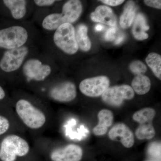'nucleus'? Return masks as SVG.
Listing matches in <instances>:
<instances>
[{
  "label": "nucleus",
  "instance_id": "nucleus-4",
  "mask_svg": "<svg viewBox=\"0 0 161 161\" xmlns=\"http://www.w3.org/2000/svg\"><path fill=\"white\" fill-rule=\"evenodd\" d=\"M53 41L55 46L69 55H74L79 48L75 37V29L73 24H62L55 31Z\"/></svg>",
  "mask_w": 161,
  "mask_h": 161
},
{
  "label": "nucleus",
  "instance_id": "nucleus-30",
  "mask_svg": "<svg viewBox=\"0 0 161 161\" xmlns=\"http://www.w3.org/2000/svg\"><path fill=\"white\" fill-rule=\"evenodd\" d=\"M6 97V92L2 86H0V100H3Z\"/></svg>",
  "mask_w": 161,
  "mask_h": 161
},
{
  "label": "nucleus",
  "instance_id": "nucleus-28",
  "mask_svg": "<svg viewBox=\"0 0 161 161\" xmlns=\"http://www.w3.org/2000/svg\"><path fill=\"white\" fill-rule=\"evenodd\" d=\"M115 31H116V28L115 26L109 28L105 35V38L107 41H112L115 39Z\"/></svg>",
  "mask_w": 161,
  "mask_h": 161
},
{
  "label": "nucleus",
  "instance_id": "nucleus-24",
  "mask_svg": "<svg viewBox=\"0 0 161 161\" xmlns=\"http://www.w3.org/2000/svg\"><path fill=\"white\" fill-rule=\"evenodd\" d=\"M148 153L150 157L155 161H161V143H152L148 148Z\"/></svg>",
  "mask_w": 161,
  "mask_h": 161
},
{
  "label": "nucleus",
  "instance_id": "nucleus-19",
  "mask_svg": "<svg viewBox=\"0 0 161 161\" xmlns=\"http://www.w3.org/2000/svg\"><path fill=\"white\" fill-rule=\"evenodd\" d=\"M136 8L135 4L132 1H129L125 6L123 13L121 16L119 24L124 29L130 27L135 18Z\"/></svg>",
  "mask_w": 161,
  "mask_h": 161
},
{
  "label": "nucleus",
  "instance_id": "nucleus-25",
  "mask_svg": "<svg viewBox=\"0 0 161 161\" xmlns=\"http://www.w3.org/2000/svg\"><path fill=\"white\" fill-rule=\"evenodd\" d=\"M10 123L9 120L4 116L0 115V135L6 133L9 130Z\"/></svg>",
  "mask_w": 161,
  "mask_h": 161
},
{
  "label": "nucleus",
  "instance_id": "nucleus-13",
  "mask_svg": "<svg viewBox=\"0 0 161 161\" xmlns=\"http://www.w3.org/2000/svg\"><path fill=\"white\" fill-rule=\"evenodd\" d=\"M91 19L94 22L103 23L114 27L117 24V19L112 9L106 6H99L92 12Z\"/></svg>",
  "mask_w": 161,
  "mask_h": 161
},
{
  "label": "nucleus",
  "instance_id": "nucleus-26",
  "mask_svg": "<svg viewBox=\"0 0 161 161\" xmlns=\"http://www.w3.org/2000/svg\"><path fill=\"white\" fill-rule=\"evenodd\" d=\"M57 1L55 0H35L34 3L38 7H49L53 5Z\"/></svg>",
  "mask_w": 161,
  "mask_h": 161
},
{
  "label": "nucleus",
  "instance_id": "nucleus-29",
  "mask_svg": "<svg viewBox=\"0 0 161 161\" xmlns=\"http://www.w3.org/2000/svg\"><path fill=\"white\" fill-rule=\"evenodd\" d=\"M101 2L108 6H119L125 1L123 0H102Z\"/></svg>",
  "mask_w": 161,
  "mask_h": 161
},
{
  "label": "nucleus",
  "instance_id": "nucleus-2",
  "mask_svg": "<svg viewBox=\"0 0 161 161\" xmlns=\"http://www.w3.org/2000/svg\"><path fill=\"white\" fill-rule=\"evenodd\" d=\"M30 37V31L23 25H14L0 29V48L7 50L25 46Z\"/></svg>",
  "mask_w": 161,
  "mask_h": 161
},
{
  "label": "nucleus",
  "instance_id": "nucleus-12",
  "mask_svg": "<svg viewBox=\"0 0 161 161\" xmlns=\"http://www.w3.org/2000/svg\"><path fill=\"white\" fill-rule=\"evenodd\" d=\"M83 7L80 1L69 0L62 7L60 14L64 23H75L78 20L82 13Z\"/></svg>",
  "mask_w": 161,
  "mask_h": 161
},
{
  "label": "nucleus",
  "instance_id": "nucleus-1",
  "mask_svg": "<svg viewBox=\"0 0 161 161\" xmlns=\"http://www.w3.org/2000/svg\"><path fill=\"white\" fill-rule=\"evenodd\" d=\"M15 110L23 123L31 130H39L46 123L44 113L27 99H19L16 103Z\"/></svg>",
  "mask_w": 161,
  "mask_h": 161
},
{
  "label": "nucleus",
  "instance_id": "nucleus-31",
  "mask_svg": "<svg viewBox=\"0 0 161 161\" xmlns=\"http://www.w3.org/2000/svg\"><path fill=\"white\" fill-rule=\"evenodd\" d=\"M124 37L123 36H120L118 38H117V40L115 41V43L116 44H120V43H121L124 40Z\"/></svg>",
  "mask_w": 161,
  "mask_h": 161
},
{
  "label": "nucleus",
  "instance_id": "nucleus-7",
  "mask_svg": "<svg viewBox=\"0 0 161 161\" xmlns=\"http://www.w3.org/2000/svg\"><path fill=\"white\" fill-rule=\"evenodd\" d=\"M134 96V91L127 85L109 87L102 95L103 100L105 103L115 107L119 106L124 100H130Z\"/></svg>",
  "mask_w": 161,
  "mask_h": 161
},
{
  "label": "nucleus",
  "instance_id": "nucleus-3",
  "mask_svg": "<svg viewBox=\"0 0 161 161\" xmlns=\"http://www.w3.org/2000/svg\"><path fill=\"white\" fill-rule=\"evenodd\" d=\"M30 146L26 140L12 134L6 136L0 145V159L3 161H14L17 157L26 155Z\"/></svg>",
  "mask_w": 161,
  "mask_h": 161
},
{
  "label": "nucleus",
  "instance_id": "nucleus-8",
  "mask_svg": "<svg viewBox=\"0 0 161 161\" xmlns=\"http://www.w3.org/2000/svg\"><path fill=\"white\" fill-rule=\"evenodd\" d=\"M110 80L106 76H101L86 78L79 84V89L82 94L88 97L101 96L109 88Z\"/></svg>",
  "mask_w": 161,
  "mask_h": 161
},
{
  "label": "nucleus",
  "instance_id": "nucleus-18",
  "mask_svg": "<svg viewBox=\"0 0 161 161\" xmlns=\"http://www.w3.org/2000/svg\"><path fill=\"white\" fill-rule=\"evenodd\" d=\"M151 85L150 78L144 75H136L132 82V89L139 95H145L148 93Z\"/></svg>",
  "mask_w": 161,
  "mask_h": 161
},
{
  "label": "nucleus",
  "instance_id": "nucleus-17",
  "mask_svg": "<svg viewBox=\"0 0 161 161\" xmlns=\"http://www.w3.org/2000/svg\"><path fill=\"white\" fill-rule=\"evenodd\" d=\"M87 32V27L84 24H79L75 29V37L78 48L84 52L89 51L92 47Z\"/></svg>",
  "mask_w": 161,
  "mask_h": 161
},
{
  "label": "nucleus",
  "instance_id": "nucleus-27",
  "mask_svg": "<svg viewBox=\"0 0 161 161\" xmlns=\"http://www.w3.org/2000/svg\"><path fill=\"white\" fill-rule=\"evenodd\" d=\"M144 3L147 6L156 9H161V1L159 0H146L144 1Z\"/></svg>",
  "mask_w": 161,
  "mask_h": 161
},
{
  "label": "nucleus",
  "instance_id": "nucleus-23",
  "mask_svg": "<svg viewBox=\"0 0 161 161\" xmlns=\"http://www.w3.org/2000/svg\"><path fill=\"white\" fill-rule=\"evenodd\" d=\"M130 69L134 75H144L147 71V67L145 64L138 60L132 61L130 64Z\"/></svg>",
  "mask_w": 161,
  "mask_h": 161
},
{
  "label": "nucleus",
  "instance_id": "nucleus-6",
  "mask_svg": "<svg viewBox=\"0 0 161 161\" xmlns=\"http://www.w3.org/2000/svg\"><path fill=\"white\" fill-rule=\"evenodd\" d=\"M23 75L30 80L44 81L52 73V66L40 58H32L26 59L22 67Z\"/></svg>",
  "mask_w": 161,
  "mask_h": 161
},
{
  "label": "nucleus",
  "instance_id": "nucleus-16",
  "mask_svg": "<svg viewBox=\"0 0 161 161\" xmlns=\"http://www.w3.org/2000/svg\"><path fill=\"white\" fill-rule=\"evenodd\" d=\"M150 29V26L147 24V20L142 14L137 15L132 27V34L136 40H146L149 37L146 31Z\"/></svg>",
  "mask_w": 161,
  "mask_h": 161
},
{
  "label": "nucleus",
  "instance_id": "nucleus-5",
  "mask_svg": "<svg viewBox=\"0 0 161 161\" xmlns=\"http://www.w3.org/2000/svg\"><path fill=\"white\" fill-rule=\"evenodd\" d=\"M30 53L27 45L7 50L0 60V69L6 73H15L22 68Z\"/></svg>",
  "mask_w": 161,
  "mask_h": 161
},
{
  "label": "nucleus",
  "instance_id": "nucleus-11",
  "mask_svg": "<svg viewBox=\"0 0 161 161\" xmlns=\"http://www.w3.org/2000/svg\"><path fill=\"white\" fill-rule=\"evenodd\" d=\"M108 136L112 141L116 140L118 137H119L121 142L126 148H131L134 144L133 132L124 124L119 123L115 125L109 132Z\"/></svg>",
  "mask_w": 161,
  "mask_h": 161
},
{
  "label": "nucleus",
  "instance_id": "nucleus-33",
  "mask_svg": "<svg viewBox=\"0 0 161 161\" xmlns=\"http://www.w3.org/2000/svg\"><path fill=\"white\" fill-rule=\"evenodd\" d=\"M155 161L152 160H148V161Z\"/></svg>",
  "mask_w": 161,
  "mask_h": 161
},
{
  "label": "nucleus",
  "instance_id": "nucleus-9",
  "mask_svg": "<svg viewBox=\"0 0 161 161\" xmlns=\"http://www.w3.org/2000/svg\"><path fill=\"white\" fill-rule=\"evenodd\" d=\"M77 95L76 86L69 81H64L56 85L49 92L52 99L61 103L72 101L76 98Z\"/></svg>",
  "mask_w": 161,
  "mask_h": 161
},
{
  "label": "nucleus",
  "instance_id": "nucleus-20",
  "mask_svg": "<svg viewBox=\"0 0 161 161\" xmlns=\"http://www.w3.org/2000/svg\"><path fill=\"white\" fill-rule=\"evenodd\" d=\"M155 115V110L152 108H145L136 112L133 114L132 118L140 125L152 123Z\"/></svg>",
  "mask_w": 161,
  "mask_h": 161
},
{
  "label": "nucleus",
  "instance_id": "nucleus-15",
  "mask_svg": "<svg viewBox=\"0 0 161 161\" xmlns=\"http://www.w3.org/2000/svg\"><path fill=\"white\" fill-rule=\"evenodd\" d=\"M98 123L93 129V133L96 136L104 135L113 123V113L108 109L101 110L98 113Z\"/></svg>",
  "mask_w": 161,
  "mask_h": 161
},
{
  "label": "nucleus",
  "instance_id": "nucleus-22",
  "mask_svg": "<svg viewBox=\"0 0 161 161\" xmlns=\"http://www.w3.org/2000/svg\"><path fill=\"white\" fill-rule=\"evenodd\" d=\"M136 136L139 140L151 139L155 135V130L152 123L140 125L136 130Z\"/></svg>",
  "mask_w": 161,
  "mask_h": 161
},
{
  "label": "nucleus",
  "instance_id": "nucleus-32",
  "mask_svg": "<svg viewBox=\"0 0 161 161\" xmlns=\"http://www.w3.org/2000/svg\"><path fill=\"white\" fill-rule=\"evenodd\" d=\"M103 26L100 24H98L95 26V30L96 31H101L103 29Z\"/></svg>",
  "mask_w": 161,
  "mask_h": 161
},
{
  "label": "nucleus",
  "instance_id": "nucleus-10",
  "mask_svg": "<svg viewBox=\"0 0 161 161\" xmlns=\"http://www.w3.org/2000/svg\"><path fill=\"white\" fill-rule=\"evenodd\" d=\"M82 155L81 147L75 144H69L54 150L51 158L53 161H79Z\"/></svg>",
  "mask_w": 161,
  "mask_h": 161
},
{
  "label": "nucleus",
  "instance_id": "nucleus-14",
  "mask_svg": "<svg viewBox=\"0 0 161 161\" xmlns=\"http://www.w3.org/2000/svg\"><path fill=\"white\" fill-rule=\"evenodd\" d=\"M5 6L9 9L11 16L15 20L22 19L27 13V1L25 0H4Z\"/></svg>",
  "mask_w": 161,
  "mask_h": 161
},
{
  "label": "nucleus",
  "instance_id": "nucleus-21",
  "mask_svg": "<svg viewBox=\"0 0 161 161\" xmlns=\"http://www.w3.org/2000/svg\"><path fill=\"white\" fill-rule=\"evenodd\" d=\"M147 65L152 70L153 74L160 80L161 79V57L155 53L148 55L146 59Z\"/></svg>",
  "mask_w": 161,
  "mask_h": 161
}]
</instances>
